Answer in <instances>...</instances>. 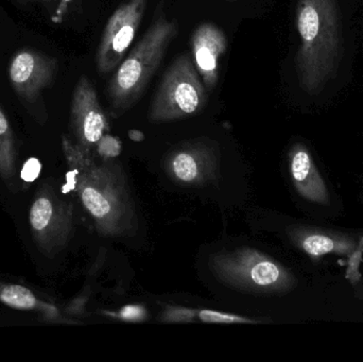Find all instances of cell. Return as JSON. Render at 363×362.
Returning <instances> with one entry per match:
<instances>
[{
    "label": "cell",
    "instance_id": "cell-15",
    "mask_svg": "<svg viewBox=\"0 0 363 362\" xmlns=\"http://www.w3.org/2000/svg\"><path fill=\"white\" fill-rule=\"evenodd\" d=\"M16 146L12 128L0 108V176L10 184L16 172Z\"/></svg>",
    "mask_w": 363,
    "mask_h": 362
},
{
    "label": "cell",
    "instance_id": "cell-20",
    "mask_svg": "<svg viewBox=\"0 0 363 362\" xmlns=\"http://www.w3.org/2000/svg\"><path fill=\"white\" fill-rule=\"evenodd\" d=\"M40 172V164L35 159L28 162L27 165L23 166V179L26 181H33Z\"/></svg>",
    "mask_w": 363,
    "mask_h": 362
},
{
    "label": "cell",
    "instance_id": "cell-4",
    "mask_svg": "<svg viewBox=\"0 0 363 362\" xmlns=\"http://www.w3.org/2000/svg\"><path fill=\"white\" fill-rule=\"evenodd\" d=\"M209 267L220 282L247 293L279 295L296 286V276L287 268L254 249L218 253Z\"/></svg>",
    "mask_w": 363,
    "mask_h": 362
},
{
    "label": "cell",
    "instance_id": "cell-12",
    "mask_svg": "<svg viewBox=\"0 0 363 362\" xmlns=\"http://www.w3.org/2000/svg\"><path fill=\"white\" fill-rule=\"evenodd\" d=\"M290 178L298 195L318 205H330V191L315 166L313 155L303 144H296L288 155Z\"/></svg>",
    "mask_w": 363,
    "mask_h": 362
},
{
    "label": "cell",
    "instance_id": "cell-19",
    "mask_svg": "<svg viewBox=\"0 0 363 362\" xmlns=\"http://www.w3.org/2000/svg\"><path fill=\"white\" fill-rule=\"evenodd\" d=\"M117 317L125 322H143L148 318V312L140 305H127L119 310Z\"/></svg>",
    "mask_w": 363,
    "mask_h": 362
},
{
    "label": "cell",
    "instance_id": "cell-22",
    "mask_svg": "<svg viewBox=\"0 0 363 362\" xmlns=\"http://www.w3.org/2000/svg\"><path fill=\"white\" fill-rule=\"evenodd\" d=\"M32 1H40L47 4H60L61 6V4L70 1V0H32Z\"/></svg>",
    "mask_w": 363,
    "mask_h": 362
},
{
    "label": "cell",
    "instance_id": "cell-16",
    "mask_svg": "<svg viewBox=\"0 0 363 362\" xmlns=\"http://www.w3.org/2000/svg\"><path fill=\"white\" fill-rule=\"evenodd\" d=\"M196 318L201 322L217 323V324H256L257 323V321L245 318V317L211 310H196Z\"/></svg>",
    "mask_w": 363,
    "mask_h": 362
},
{
    "label": "cell",
    "instance_id": "cell-23",
    "mask_svg": "<svg viewBox=\"0 0 363 362\" xmlns=\"http://www.w3.org/2000/svg\"><path fill=\"white\" fill-rule=\"evenodd\" d=\"M357 295L359 298H363V284L360 287L359 290H358Z\"/></svg>",
    "mask_w": 363,
    "mask_h": 362
},
{
    "label": "cell",
    "instance_id": "cell-5",
    "mask_svg": "<svg viewBox=\"0 0 363 362\" xmlns=\"http://www.w3.org/2000/svg\"><path fill=\"white\" fill-rule=\"evenodd\" d=\"M207 89L188 55L177 57L164 74L149 110L152 123L196 116L207 104Z\"/></svg>",
    "mask_w": 363,
    "mask_h": 362
},
{
    "label": "cell",
    "instance_id": "cell-14",
    "mask_svg": "<svg viewBox=\"0 0 363 362\" xmlns=\"http://www.w3.org/2000/svg\"><path fill=\"white\" fill-rule=\"evenodd\" d=\"M0 303L13 310L34 312L51 322H66L57 306L38 299L30 289L21 285L0 282Z\"/></svg>",
    "mask_w": 363,
    "mask_h": 362
},
{
    "label": "cell",
    "instance_id": "cell-8",
    "mask_svg": "<svg viewBox=\"0 0 363 362\" xmlns=\"http://www.w3.org/2000/svg\"><path fill=\"white\" fill-rule=\"evenodd\" d=\"M219 155L215 145L206 140L185 142L168 153L165 170L176 184L205 186L216 182L219 171Z\"/></svg>",
    "mask_w": 363,
    "mask_h": 362
},
{
    "label": "cell",
    "instance_id": "cell-9",
    "mask_svg": "<svg viewBox=\"0 0 363 362\" xmlns=\"http://www.w3.org/2000/svg\"><path fill=\"white\" fill-rule=\"evenodd\" d=\"M70 128L77 144L91 152L110 130L97 91L86 76H81L74 86L70 106Z\"/></svg>",
    "mask_w": 363,
    "mask_h": 362
},
{
    "label": "cell",
    "instance_id": "cell-18",
    "mask_svg": "<svg viewBox=\"0 0 363 362\" xmlns=\"http://www.w3.org/2000/svg\"><path fill=\"white\" fill-rule=\"evenodd\" d=\"M196 318V310L184 307H168L164 310L162 320L165 322H192Z\"/></svg>",
    "mask_w": 363,
    "mask_h": 362
},
{
    "label": "cell",
    "instance_id": "cell-3",
    "mask_svg": "<svg viewBox=\"0 0 363 362\" xmlns=\"http://www.w3.org/2000/svg\"><path fill=\"white\" fill-rule=\"evenodd\" d=\"M177 35L176 21H169L164 14L155 17L108 82L106 95L111 116L121 117L140 101Z\"/></svg>",
    "mask_w": 363,
    "mask_h": 362
},
{
    "label": "cell",
    "instance_id": "cell-17",
    "mask_svg": "<svg viewBox=\"0 0 363 362\" xmlns=\"http://www.w3.org/2000/svg\"><path fill=\"white\" fill-rule=\"evenodd\" d=\"M96 150L104 161H111L121 155V151H123V145L118 138L106 133L96 145Z\"/></svg>",
    "mask_w": 363,
    "mask_h": 362
},
{
    "label": "cell",
    "instance_id": "cell-2",
    "mask_svg": "<svg viewBox=\"0 0 363 362\" xmlns=\"http://www.w3.org/2000/svg\"><path fill=\"white\" fill-rule=\"evenodd\" d=\"M296 27L298 82L305 91L315 94L333 78L342 59V26L336 0H298Z\"/></svg>",
    "mask_w": 363,
    "mask_h": 362
},
{
    "label": "cell",
    "instance_id": "cell-11",
    "mask_svg": "<svg viewBox=\"0 0 363 362\" xmlns=\"http://www.w3.org/2000/svg\"><path fill=\"white\" fill-rule=\"evenodd\" d=\"M228 49L225 33L213 23H203L191 35L192 61L207 91H213L219 80L220 60Z\"/></svg>",
    "mask_w": 363,
    "mask_h": 362
},
{
    "label": "cell",
    "instance_id": "cell-13",
    "mask_svg": "<svg viewBox=\"0 0 363 362\" xmlns=\"http://www.w3.org/2000/svg\"><path fill=\"white\" fill-rule=\"evenodd\" d=\"M289 236L300 250L315 259L328 254L350 256L358 246L357 240L352 236L315 227H294Z\"/></svg>",
    "mask_w": 363,
    "mask_h": 362
},
{
    "label": "cell",
    "instance_id": "cell-7",
    "mask_svg": "<svg viewBox=\"0 0 363 362\" xmlns=\"http://www.w3.org/2000/svg\"><path fill=\"white\" fill-rule=\"evenodd\" d=\"M148 0H127L108 19L96 55L100 74H108L118 67L133 43L146 12Z\"/></svg>",
    "mask_w": 363,
    "mask_h": 362
},
{
    "label": "cell",
    "instance_id": "cell-10",
    "mask_svg": "<svg viewBox=\"0 0 363 362\" xmlns=\"http://www.w3.org/2000/svg\"><path fill=\"white\" fill-rule=\"evenodd\" d=\"M57 69V60L31 49H23L11 61L9 79L21 97L32 101L52 83Z\"/></svg>",
    "mask_w": 363,
    "mask_h": 362
},
{
    "label": "cell",
    "instance_id": "cell-1",
    "mask_svg": "<svg viewBox=\"0 0 363 362\" xmlns=\"http://www.w3.org/2000/svg\"><path fill=\"white\" fill-rule=\"evenodd\" d=\"M62 148L72 187L98 233L106 237L133 234L138 229V219L121 166L112 162L96 163L91 151L67 136L62 137Z\"/></svg>",
    "mask_w": 363,
    "mask_h": 362
},
{
    "label": "cell",
    "instance_id": "cell-21",
    "mask_svg": "<svg viewBox=\"0 0 363 362\" xmlns=\"http://www.w3.org/2000/svg\"><path fill=\"white\" fill-rule=\"evenodd\" d=\"M128 135L131 138L133 142H143L145 138L144 133L143 132L138 131V130H130L128 132Z\"/></svg>",
    "mask_w": 363,
    "mask_h": 362
},
{
    "label": "cell",
    "instance_id": "cell-6",
    "mask_svg": "<svg viewBox=\"0 0 363 362\" xmlns=\"http://www.w3.org/2000/svg\"><path fill=\"white\" fill-rule=\"evenodd\" d=\"M32 238L40 252L53 257L67 244L74 230V210L50 184L40 185L29 210Z\"/></svg>",
    "mask_w": 363,
    "mask_h": 362
}]
</instances>
